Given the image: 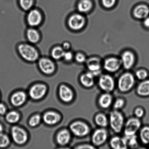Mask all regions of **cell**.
Masks as SVG:
<instances>
[{"label":"cell","instance_id":"obj_1","mask_svg":"<svg viewBox=\"0 0 149 149\" xmlns=\"http://www.w3.org/2000/svg\"><path fill=\"white\" fill-rule=\"evenodd\" d=\"M17 50L20 57L27 62H36L40 58L39 50L31 43H20L17 46Z\"/></svg>","mask_w":149,"mask_h":149},{"label":"cell","instance_id":"obj_2","mask_svg":"<svg viewBox=\"0 0 149 149\" xmlns=\"http://www.w3.org/2000/svg\"><path fill=\"white\" fill-rule=\"evenodd\" d=\"M135 83L133 74L130 72H125L122 74L118 79V88L122 93H127L132 89Z\"/></svg>","mask_w":149,"mask_h":149},{"label":"cell","instance_id":"obj_3","mask_svg":"<svg viewBox=\"0 0 149 149\" xmlns=\"http://www.w3.org/2000/svg\"><path fill=\"white\" fill-rule=\"evenodd\" d=\"M125 122L123 115L119 111H112L109 115V123L112 130L116 133H119L123 128Z\"/></svg>","mask_w":149,"mask_h":149},{"label":"cell","instance_id":"obj_4","mask_svg":"<svg viewBox=\"0 0 149 149\" xmlns=\"http://www.w3.org/2000/svg\"><path fill=\"white\" fill-rule=\"evenodd\" d=\"M86 17L81 13H74L70 16L68 20V27L71 30L78 31L81 30L85 26Z\"/></svg>","mask_w":149,"mask_h":149},{"label":"cell","instance_id":"obj_5","mask_svg":"<svg viewBox=\"0 0 149 149\" xmlns=\"http://www.w3.org/2000/svg\"><path fill=\"white\" fill-rule=\"evenodd\" d=\"M70 129L74 135L78 137L86 136L90 131L89 125L86 123L80 121H76L71 124Z\"/></svg>","mask_w":149,"mask_h":149},{"label":"cell","instance_id":"obj_6","mask_svg":"<svg viewBox=\"0 0 149 149\" xmlns=\"http://www.w3.org/2000/svg\"><path fill=\"white\" fill-rule=\"evenodd\" d=\"M26 20L30 27L36 28L42 24L43 21V15L40 10L32 8L28 13Z\"/></svg>","mask_w":149,"mask_h":149},{"label":"cell","instance_id":"obj_7","mask_svg":"<svg viewBox=\"0 0 149 149\" xmlns=\"http://www.w3.org/2000/svg\"><path fill=\"white\" fill-rule=\"evenodd\" d=\"M141 121L136 117L130 118L127 121L124 128L125 136L135 135L141 126Z\"/></svg>","mask_w":149,"mask_h":149},{"label":"cell","instance_id":"obj_8","mask_svg":"<svg viewBox=\"0 0 149 149\" xmlns=\"http://www.w3.org/2000/svg\"><path fill=\"white\" fill-rule=\"evenodd\" d=\"M38 61L39 69L44 74H50L55 72L56 65L52 58L43 57L39 58Z\"/></svg>","mask_w":149,"mask_h":149},{"label":"cell","instance_id":"obj_9","mask_svg":"<svg viewBox=\"0 0 149 149\" xmlns=\"http://www.w3.org/2000/svg\"><path fill=\"white\" fill-rule=\"evenodd\" d=\"M98 84L100 88L105 93H110L115 88L114 80L109 74H105L101 76L99 78Z\"/></svg>","mask_w":149,"mask_h":149},{"label":"cell","instance_id":"obj_10","mask_svg":"<svg viewBox=\"0 0 149 149\" xmlns=\"http://www.w3.org/2000/svg\"><path fill=\"white\" fill-rule=\"evenodd\" d=\"M108 134L106 130L103 128L96 130L92 136V142L95 147L103 145L107 140Z\"/></svg>","mask_w":149,"mask_h":149},{"label":"cell","instance_id":"obj_11","mask_svg":"<svg viewBox=\"0 0 149 149\" xmlns=\"http://www.w3.org/2000/svg\"><path fill=\"white\" fill-rule=\"evenodd\" d=\"M122 65L125 69L129 70L134 66L136 60L135 54L130 50H125L123 52L120 58Z\"/></svg>","mask_w":149,"mask_h":149},{"label":"cell","instance_id":"obj_12","mask_svg":"<svg viewBox=\"0 0 149 149\" xmlns=\"http://www.w3.org/2000/svg\"><path fill=\"white\" fill-rule=\"evenodd\" d=\"M11 134L13 141L17 144L20 145L24 144L27 141L28 135L27 132L20 127H13L11 128Z\"/></svg>","mask_w":149,"mask_h":149},{"label":"cell","instance_id":"obj_13","mask_svg":"<svg viewBox=\"0 0 149 149\" xmlns=\"http://www.w3.org/2000/svg\"><path fill=\"white\" fill-rule=\"evenodd\" d=\"M122 65L120 59L115 57L106 58L103 63L104 69L108 72L112 73L119 70Z\"/></svg>","mask_w":149,"mask_h":149},{"label":"cell","instance_id":"obj_14","mask_svg":"<svg viewBox=\"0 0 149 149\" xmlns=\"http://www.w3.org/2000/svg\"><path fill=\"white\" fill-rule=\"evenodd\" d=\"M86 66L90 72L94 76L97 75L101 70L102 65L100 59L97 57H92L87 59Z\"/></svg>","mask_w":149,"mask_h":149},{"label":"cell","instance_id":"obj_15","mask_svg":"<svg viewBox=\"0 0 149 149\" xmlns=\"http://www.w3.org/2000/svg\"><path fill=\"white\" fill-rule=\"evenodd\" d=\"M47 91L46 86L43 84H36L32 86L29 93L30 97L33 100H38L42 98Z\"/></svg>","mask_w":149,"mask_h":149},{"label":"cell","instance_id":"obj_16","mask_svg":"<svg viewBox=\"0 0 149 149\" xmlns=\"http://www.w3.org/2000/svg\"><path fill=\"white\" fill-rule=\"evenodd\" d=\"M59 93L60 97L64 102L69 103L73 99V92L71 88L65 85H62L60 86Z\"/></svg>","mask_w":149,"mask_h":149},{"label":"cell","instance_id":"obj_17","mask_svg":"<svg viewBox=\"0 0 149 149\" xmlns=\"http://www.w3.org/2000/svg\"><path fill=\"white\" fill-rule=\"evenodd\" d=\"M133 15L135 18L143 19L148 17L149 8L148 6L144 4L137 5L133 11Z\"/></svg>","mask_w":149,"mask_h":149},{"label":"cell","instance_id":"obj_18","mask_svg":"<svg viewBox=\"0 0 149 149\" xmlns=\"http://www.w3.org/2000/svg\"><path fill=\"white\" fill-rule=\"evenodd\" d=\"M26 36L29 43L34 45L38 43L41 39V35L35 27H30L26 32Z\"/></svg>","mask_w":149,"mask_h":149},{"label":"cell","instance_id":"obj_19","mask_svg":"<svg viewBox=\"0 0 149 149\" xmlns=\"http://www.w3.org/2000/svg\"><path fill=\"white\" fill-rule=\"evenodd\" d=\"M109 144L114 149H127L128 148L125 138L119 136H114L111 139Z\"/></svg>","mask_w":149,"mask_h":149},{"label":"cell","instance_id":"obj_20","mask_svg":"<svg viewBox=\"0 0 149 149\" xmlns=\"http://www.w3.org/2000/svg\"><path fill=\"white\" fill-rule=\"evenodd\" d=\"M61 119L60 115L53 111L47 112L43 116V121L45 123L49 125H53L57 123Z\"/></svg>","mask_w":149,"mask_h":149},{"label":"cell","instance_id":"obj_21","mask_svg":"<svg viewBox=\"0 0 149 149\" xmlns=\"http://www.w3.org/2000/svg\"><path fill=\"white\" fill-rule=\"evenodd\" d=\"M27 96L26 93L23 91H18L12 95L11 102L13 106L18 107L22 106L26 102Z\"/></svg>","mask_w":149,"mask_h":149},{"label":"cell","instance_id":"obj_22","mask_svg":"<svg viewBox=\"0 0 149 149\" xmlns=\"http://www.w3.org/2000/svg\"><path fill=\"white\" fill-rule=\"evenodd\" d=\"M94 75L91 72L85 73L80 76V81L84 87L90 88L93 87L95 83Z\"/></svg>","mask_w":149,"mask_h":149},{"label":"cell","instance_id":"obj_23","mask_svg":"<svg viewBox=\"0 0 149 149\" xmlns=\"http://www.w3.org/2000/svg\"><path fill=\"white\" fill-rule=\"evenodd\" d=\"M93 7L91 0H80L77 3V10L81 14H86L91 11Z\"/></svg>","mask_w":149,"mask_h":149},{"label":"cell","instance_id":"obj_24","mask_svg":"<svg viewBox=\"0 0 149 149\" xmlns=\"http://www.w3.org/2000/svg\"><path fill=\"white\" fill-rule=\"evenodd\" d=\"M136 93L141 97L149 96V79H146L143 80L138 85L136 89Z\"/></svg>","mask_w":149,"mask_h":149},{"label":"cell","instance_id":"obj_25","mask_svg":"<svg viewBox=\"0 0 149 149\" xmlns=\"http://www.w3.org/2000/svg\"><path fill=\"white\" fill-rule=\"evenodd\" d=\"M112 97L109 93H105L101 95L99 97L98 103L99 106L103 109H107L111 105Z\"/></svg>","mask_w":149,"mask_h":149},{"label":"cell","instance_id":"obj_26","mask_svg":"<svg viewBox=\"0 0 149 149\" xmlns=\"http://www.w3.org/2000/svg\"><path fill=\"white\" fill-rule=\"evenodd\" d=\"M71 138L70 132L66 130H63L60 132L57 136L56 140L60 145L64 146L69 143Z\"/></svg>","mask_w":149,"mask_h":149},{"label":"cell","instance_id":"obj_27","mask_svg":"<svg viewBox=\"0 0 149 149\" xmlns=\"http://www.w3.org/2000/svg\"><path fill=\"white\" fill-rule=\"evenodd\" d=\"M65 51L61 46H56L52 48L51 51V57L54 60L63 59Z\"/></svg>","mask_w":149,"mask_h":149},{"label":"cell","instance_id":"obj_28","mask_svg":"<svg viewBox=\"0 0 149 149\" xmlns=\"http://www.w3.org/2000/svg\"><path fill=\"white\" fill-rule=\"evenodd\" d=\"M95 121L98 126L103 128L107 127L109 123L107 117L104 114L102 113H99L96 115Z\"/></svg>","mask_w":149,"mask_h":149},{"label":"cell","instance_id":"obj_29","mask_svg":"<svg viewBox=\"0 0 149 149\" xmlns=\"http://www.w3.org/2000/svg\"><path fill=\"white\" fill-rule=\"evenodd\" d=\"M140 138L143 144H149V126H145L141 128L140 132Z\"/></svg>","mask_w":149,"mask_h":149},{"label":"cell","instance_id":"obj_30","mask_svg":"<svg viewBox=\"0 0 149 149\" xmlns=\"http://www.w3.org/2000/svg\"><path fill=\"white\" fill-rule=\"evenodd\" d=\"M20 118L19 114L15 111H12L7 114L6 119L10 123L14 124L18 122Z\"/></svg>","mask_w":149,"mask_h":149},{"label":"cell","instance_id":"obj_31","mask_svg":"<svg viewBox=\"0 0 149 149\" xmlns=\"http://www.w3.org/2000/svg\"><path fill=\"white\" fill-rule=\"evenodd\" d=\"M20 6L25 11H29L33 8L34 4V0H19Z\"/></svg>","mask_w":149,"mask_h":149},{"label":"cell","instance_id":"obj_32","mask_svg":"<svg viewBox=\"0 0 149 149\" xmlns=\"http://www.w3.org/2000/svg\"><path fill=\"white\" fill-rule=\"evenodd\" d=\"M128 147L132 149H135L138 147V142L136 135L130 136H125Z\"/></svg>","mask_w":149,"mask_h":149},{"label":"cell","instance_id":"obj_33","mask_svg":"<svg viewBox=\"0 0 149 149\" xmlns=\"http://www.w3.org/2000/svg\"><path fill=\"white\" fill-rule=\"evenodd\" d=\"M135 74L137 78L139 80H142V81L146 79L148 76V72L144 69L138 70L136 72Z\"/></svg>","mask_w":149,"mask_h":149},{"label":"cell","instance_id":"obj_34","mask_svg":"<svg viewBox=\"0 0 149 149\" xmlns=\"http://www.w3.org/2000/svg\"><path fill=\"white\" fill-rule=\"evenodd\" d=\"M10 143V139L5 134H0V147L4 148L7 146Z\"/></svg>","mask_w":149,"mask_h":149},{"label":"cell","instance_id":"obj_35","mask_svg":"<svg viewBox=\"0 0 149 149\" xmlns=\"http://www.w3.org/2000/svg\"><path fill=\"white\" fill-rule=\"evenodd\" d=\"M75 61L81 64L86 62L87 58L86 55L82 52H77L74 55V58Z\"/></svg>","mask_w":149,"mask_h":149},{"label":"cell","instance_id":"obj_36","mask_svg":"<svg viewBox=\"0 0 149 149\" xmlns=\"http://www.w3.org/2000/svg\"><path fill=\"white\" fill-rule=\"evenodd\" d=\"M40 121L41 117L40 115H35L30 118L29 121V125L31 127H36L40 123Z\"/></svg>","mask_w":149,"mask_h":149},{"label":"cell","instance_id":"obj_37","mask_svg":"<svg viewBox=\"0 0 149 149\" xmlns=\"http://www.w3.org/2000/svg\"><path fill=\"white\" fill-rule=\"evenodd\" d=\"M125 104V100L122 98H118L115 101L113 104V107L114 110H119L122 109Z\"/></svg>","mask_w":149,"mask_h":149},{"label":"cell","instance_id":"obj_38","mask_svg":"<svg viewBox=\"0 0 149 149\" xmlns=\"http://www.w3.org/2000/svg\"><path fill=\"white\" fill-rule=\"evenodd\" d=\"M117 0H101L102 5L105 8L110 9L114 6Z\"/></svg>","mask_w":149,"mask_h":149},{"label":"cell","instance_id":"obj_39","mask_svg":"<svg viewBox=\"0 0 149 149\" xmlns=\"http://www.w3.org/2000/svg\"><path fill=\"white\" fill-rule=\"evenodd\" d=\"M74 58V55L70 50L65 51L63 59L67 62H70Z\"/></svg>","mask_w":149,"mask_h":149},{"label":"cell","instance_id":"obj_40","mask_svg":"<svg viewBox=\"0 0 149 149\" xmlns=\"http://www.w3.org/2000/svg\"><path fill=\"white\" fill-rule=\"evenodd\" d=\"M144 111L143 108L141 107H138L134 111L136 117L138 118H141L143 116L144 114Z\"/></svg>","mask_w":149,"mask_h":149},{"label":"cell","instance_id":"obj_41","mask_svg":"<svg viewBox=\"0 0 149 149\" xmlns=\"http://www.w3.org/2000/svg\"><path fill=\"white\" fill-rule=\"evenodd\" d=\"M76 148L79 149H94L96 148V147L93 145H90L88 144H81L78 146Z\"/></svg>","mask_w":149,"mask_h":149},{"label":"cell","instance_id":"obj_42","mask_svg":"<svg viewBox=\"0 0 149 149\" xmlns=\"http://www.w3.org/2000/svg\"><path fill=\"white\" fill-rule=\"evenodd\" d=\"M61 46L65 51L70 50L71 48V44L68 41L64 42Z\"/></svg>","mask_w":149,"mask_h":149},{"label":"cell","instance_id":"obj_43","mask_svg":"<svg viewBox=\"0 0 149 149\" xmlns=\"http://www.w3.org/2000/svg\"><path fill=\"white\" fill-rule=\"evenodd\" d=\"M6 112V108L5 105L2 103H0V114L4 115Z\"/></svg>","mask_w":149,"mask_h":149},{"label":"cell","instance_id":"obj_44","mask_svg":"<svg viewBox=\"0 0 149 149\" xmlns=\"http://www.w3.org/2000/svg\"><path fill=\"white\" fill-rule=\"evenodd\" d=\"M143 24L146 28L149 29V17H148L143 19Z\"/></svg>","mask_w":149,"mask_h":149},{"label":"cell","instance_id":"obj_45","mask_svg":"<svg viewBox=\"0 0 149 149\" xmlns=\"http://www.w3.org/2000/svg\"><path fill=\"white\" fill-rule=\"evenodd\" d=\"M3 127L2 125L0 124V132H2L3 130Z\"/></svg>","mask_w":149,"mask_h":149}]
</instances>
